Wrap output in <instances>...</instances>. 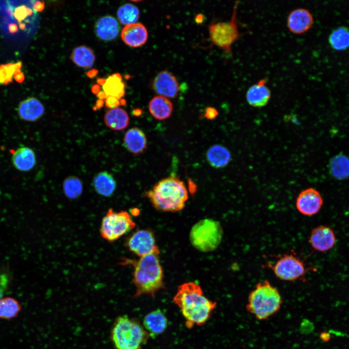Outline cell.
I'll use <instances>...</instances> for the list:
<instances>
[{"label": "cell", "mask_w": 349, "mask_h": 349, "mask_svg": "<svg viewBox=\"0 0 349 349\" xmlns=\"http://www.w3.org/2000/svg\"><path fill=\"white\" fill-rule=\"evenodd\" d=\"M283 302L278 289L264 280L258 283L250 293L247 310L259 320H265L275 314Z\"/></svg>", "instance_id": "cell-4"}, {"label": "cell", "mask_w": 349, "mask_h": 349, "mask_svg": "<svg viewBox=\"0 0 349 349\" xmlns=\"http://www.w3.org/2000/svg\"><path fill=\"white\" fill-rule=\"evenodd\" d=\"M9 283L8 276L6 273H2L0 275V301L2 299V296L6 290Z\"/></svg>", "instance_id": "cell-35"}, {"label": "cell", "mask_w": 349, "mask_h": 349, "mask_svg": "<svg viewBox=\"0 0 349 349\" xmlns=\"http://www.w3.org/2000/svg\"><path fill=\"white\" fill-rule=\"evenodd\" d=\"M309 241L314 250L325 252L334 246L336 237L333 230L330 227L319 225L312 230Z\"/></svg>", "instance_id": "cell-14"}, {"label": "cell", "mask_w": 349, "mask_h": 349, "mask_svg": "<svg viewBox=\"0 0 349 349\" xmlns=\"http://www.w3.org/2000/svg\"><path fill=\"white\" fill-rule=\"evenodd\" d=\"M135 222L126 211L115 212L110 208L103 218L100 234L106 240L112 242L134 228Z\"/></svg>", "instance_id": "cell-8"}, {"label": "cell", "mask_w": 349, "mask_h": 349, "mask_svg": "<svg viewBox=\"0 0 349 349\" xmlns=\"http://www.w3.org/2000/svg\"><path fill=\"white\" fill-rule=\"evenodd\" d=\"M93 184L96 192L106 197L111 196L116 187L114 177L106 171L97 174L93 178Z\"/></svg>", "instance_id": "cell-25"}, {"label": "cell", "mask_w": 349, "mask_h": 349, "mask_svg": "<svg viewBox=\"0 0 349 349\" xmlns=\"http://www.w3.org/2000/svg\"><path fill=\"white\" fill-rule=\"evenodd\" d=\"M100 86L98 84H95L92 87V92L94 94H97L100 92Z\"/></svg>", "instance_id": "cell-43"}, {"label": "cell", "mask_w": 349, "mask_h": 349, "mask_svg": "<svg viewBox=\"0 0 349 349\" xmlns=\"http://www.w3.org/2000/svg\"><path fill=\"white\" fill-rule=\"evenodd\" d=\"M106 106L109 109H114L118 107L121 104L118 99L111 96H108L106 98Z\"/></svg>", "instance_id": "cell-36"}, {"label": "cell", "mask_w": 349, "mask_h": 349, "mask_svg": "<svg viewBox=\"0 0 349 349\" xmlns=\"http://www.w3.org/2000/svg\"><path fill=\"white\" fill-rule=\"evenodd\" d=\"M126 245L133 253L142 257L150 254H159L153 232L148 229L138 230L130 236Z\"/></svg>", "instance_id": "cell-10"}, {"label": "cell", "mask_w": 349, "mask_h": 349, "mask_svg": "<svg viewBox=\"0 0 349 349\" xmlns=\"http://www.w3.org/2000/svg\"><path fill=\"white\" fill-rule=\"evenodd\" d=\"M331 47L337 51L345 50L349 48V29L341 26L334 29L328 38Z\"/></svg>", "instance_id": "cell-29"}, {"label": "cell", "mask_w": 349, "mask_h": 349, "mask_svg": "<svg viewBox=\"0 0 349 349\" xmlns=\"http://www.w3.org/2000/svg\"><path fill=\"white\" fill-rule=\"evenodd\" d=\"M330 174L335 179L343 180L349 178V158L340 153L333 157L329 161Z\"/></svg>", "instance_id": "cell-26"}, {"label": "cell", "mask_w": 349, "mask_h": 349, "mask_svg": "<svg viewBox=\"0 0 349 349\" xmlns=\"http://www.w3.org/2000/svg\"><path fill=\"white\" fill-rule=\"evenodd\" d=\"M159 253H152L142 257L138 260L123 258L120 264L133 267L132 281L136 288L134 295L138 297L155 294L165 287L163 273L160 263Z\"/></svg>", "instance_id": "cell-2"}, {"label": "cell", "mask_w": 349, "mask_h": 349, "mask_svg": "<svg viewBox=\"0 0 349 349\" xmlns=\"http://www.w3.org/2000/svg\"><path fill=\"white\" fill-rule=\"evenodd\" d=\"M148 110L150 114L155 119L163 120L171 116L173 106L172 103L168 98L158 95L152 98L150 101Z\"/></svg>", "instance_id": "cell-22"}, {"label": "cell", "mask_w": 349, "mask_h": 349, "mask_svg": "<svg viewBox=\"0 0 349 349\" xmlns=\"http://www.w3.org/2000/svg\"><path fill=\"white\" fill-rule=\"evenodd\" d=\"M104 104V101L103 100L98 99L96 100L95 105L93 107V110H95V109H100L103 107Z\"/></svg>", "instance_id": "cell-42"}, {"label": "cell", "mask_w": 349, "mask_h": 349, "mask_svg": "<svg viewBox=\"0 0 349 349\" xmlns=\"http://www.w3.org/2000/svg\"><path fill=\"white\" fill-rule=\"evenodd\" d=\"M44 112L45 108L42 103L34 97L22 100L17 108L19 117L28 122L37 121L43 115Z\"/></svg>", "instance_id": "cell-17"}, {"label": "cell", "mask_w": 349, "mask_h": 349, "mask_svg": "<svg viewBox=\"0 0 349 349\" xmlns=\"http://www.w3.org/2000/svg\"><path fill=\"white\" fill-rule=\"evenodd\" d=\"M21 308L19 302L11 297H5L0 301V318L10 319L16 317Z\"/></svg>", "instance_id": "cell-30"}, {"label": "cell", "mask_w": 349, "mask_h": 349, "mask_svg": "<svg viewBox=\"0 0 349 349\" xmlns=\"http://www.w3.org/2000/svg\"><path fill=\"white\" fill-rule=\"evenodd\" d=\"M238 1H235L231 17L229 21L221 22L209 26V34L211 43L221 48L229 56H232L231 47L240 37L237 20Z\"/></svg>", "instance_id": "cell-7"}, {"label": "cell", "mask_w": 349, "mask_h": 349, "mask_svg": "<svg viewBox=\"0 0 349 349\" xmlns=\"http://www.w3.org/2000/svg\"><path fill=\"white\" fill-rule=\"evenodd\" d=\"M45 8V3L42 1H36L33 5V8L36 12L42 11Z\"/></svg>", "instance_id": "cell-39"}, {"label": "cell", "mask_w": 349, "mask_h": 349, "mask_svg": "<svg viewBox=\"0 0 349 349\" xmlns=\"http://www.w3.org/2000/svg\"><path fill=\"white\" fill-rule=\"evenodd\" d=\"M148 32L141 23H135L125 26L121 32V38L127 46L138 48L143 45L148 39Z\"/></svg>", "instance_id": "cell-16"}, {"label": "cell", "mask_w": 349, "mask_h": 349, "mask_svg": "<svg viewBox=\"0 0 349 349\" xmlns=\"http://www.w3.org/2000/svg\"><path fill=\"white\" fill-rule=\"evenodd\" d=\"M268 79L267 77L261 79L248 89L246 98L250 106L262 108L268 104L271 97V91L266 85Z\"/></svg>", "instance_id": "cell-15"}, {"label": "cell", "mask_w": 349, "mask_h": 349, "mask_svg": "<svg viewBox=\"0 0 349 349\" xmlns=\"http://www.w3.org/2000/svg\"><path fill=\"white\" fill-rule=\"evenodd\" d=\"M104 122L110 128L121 130L129 124V118L127 111L121 108L110 109L104 115Z\"/></svg>", "instance_id": "cell-24"}, {"label": "cell", "mask_w": 349, "mask_h": 349, "mask_svg": "<svg viewBox=\"0 0 349 349\" xmlns=\"http://www.w3.org/2000/svg\"><path fill=\"white\" fill-rule=\"evenodd\" d=\"M106 79H97V82L99 85L103 86L106 82Z\"/></svg>", "instance_id": "cell-45"}, {"label": "cell", "mask_w": 349, "mask_h": 349, "mask_svg": "<svg viewBox=\"0 0 349 349\" xmlns=\"http://www.w3.org/2000/svg\"><path fill=\"white\" fill-rule=\"evenodd\" d=\"M149 337L138 320L127 316L116 319L111 332L112 341L116 349H141Z\"/></svg>", "instance_id": "cell-5"}, {"label": "cell", "mask_w": 349, "mask_h": 349, "mask_svg": "<svg viewBox=\"0 0 349 349\" xmlns=\"http://www.w3.org/2000/svg\"><path fill=\"white\" fill-rule=\"evenodd\" d=\"M314 23V18L310 11L303 8L291 11L288 15L287 27L291 32L301 34L309 30Z\"/></svg>", "instance_id": "cell-13"}, {"label": "cell", "mask_w": 349, "mask_h": 349, "mask_svg": "<svg viewBox=\"0 0 349 349\" xmlns=\"http://www.w3.org/2000/svg\"><path fill=\"white\" fill-rule=\"evenodd\" d=\"M63 187L65 195L70 199L79 197L83 190V185L81 180L73 175L65 178L63 181Z\"/></svg>", "instance_id": "cell-32"}, {"label": "cell", "mask_w": 349, "mask_h": 349, "mask_svg": "<svg viewBox=\"0 0 349 349\" xmlns=\"http://www.w3.org/2000/svg\"><path fill=\"white\" fill-rule=\"evenodd\" d=\"M98 73L97 70L95 69H92L90 71H88L87 72V76L90 78H93L94 77H95Z\"/></svg>", "instance_id": "cell-41"}, {"label": "cell", "mask_w": 349, "mask_h": 349, "mask_svg": "<svg viewBox=\"0 0 349 349\" xmlns=\"http://www.w3.org/2000/svg\"><path fill=\"white\" fill-rule=\"evenodd\" d=\"M206 159L209 164L215 168L226 167L231 159V154L225 147L220 144L211 146L206 154Z\"/></svg>", "instance_id": "cell-23"}, {"label": "cell", "mask_w": 349, "mask_h": 349, "mask_svg": "<svg viewBox=\"0 0 349 349\" xmlns=\"http://www.w3.org/2000/svg\"><path fill=\"white\" fill-rule=\"evenodd\" d=\"M222 236L223 230L220 223L212 219L205 218L192 226L189 238L194 248L202 252H209L219 247Z\"/></svg>", "instance_id": "cell-6"}, {"label": "cell", "mask_w": 349, "mask_h": 349, "mask_svg": "<svg viewBox=\"0 0 349 349\" xmlns=\"http://www.w3.org/2000/svg\"><path fill=\"white\" fill-rule=\"evenodd\" d=\"M320 338L323 341L328 342L331 339V334L329 332H323L320 334Z\"/></svg>", "instance_id": "cell-40"}, {"label": "cell", "mask_w": 349, "mask_h": 349, "mask_svg": "<svg viewBox=\"0 0 349 349\" xmlns=\"http://www.w3.org/2000/svg\"><path fill=\"white\" fill-rule=\"evenodd\" d=\"M323 199L320 193L310 188L301 191L298 195L296 206L298 211L305 216H313L321 209Z\"/></svg>", "instance_id": "cell-11"}, {"label": "cell", "mask_w": 349, "mask_h": 349, "mask_svg": "<svg viewBox=\"0 0 349 349\" xmlns=\"http://www.w3.org/2000/svg\"><path fill=\"white\" fill-rule=\"evenodd\" d=\"M12 161L17 170L22 172L29 171L32 169L36 164L35 154L31 148L21 147L13 152Z\"/></svg>", "instance_id": "cell-20"}, {"label": "cell", "mask_w": 349, "mask_h": 349, "mask_svg": "<svg viewBox=\"0 0 349 349\" xmlns=\"http://www.w3.org/2000/svg\"><path fill=\"white\" fill-rule=\"evenodd\" d=\"M117 15L120 22L126 26L136 23L139 18L140 11L134 5L126 3L119 8Z\"/></svg>", "instance_id": "cell-31"}, {"label": "cell", "mask_w": 349, "mask_h": 349, "mask_svg": "<svg viewBox=\"0 0 349 349\" xmlns=\"http://www.w3.org/2000/svg\"><path fill=\"white\" fill-rule=\"evenodd\" d=\"M14 78L18 83H21L24 81L25 79V75L21 72V68H18L16 70L14 75Z\"/></svg>", "instance_id": "cell-38"}, {"label": "cell", "mask_w": 349, "mask_h": 349, "mask_svg": "<svg viewBox=\"0 0 349 349\" xmlns=\"http://www.w3.org/2000/svg\"><path fill=\"white\" fill-rule=\"evenodd\" d=\"M32 13V9L25 5H22L16 9L14 16L16 19L21 20L27 17L28 16L31 15Z\"/></svg>", "instance_id": "cell-34"}, {"label": "cell", "mask_w": 349, "mask_h": 349, "mask_svg": "<svg viewBox=\"0 0 349 349\" xmlns=\"http://www.w3.org/2000/svg\"><path fill=\"white\" fill-rule=\"evenodd\" d=\"M22 65L21 61L0 64V84L6 85L12 82L16 71L21 68Z\"/></svg>", "instance_id": "cell-33"}, {"label": "cell", "mask_w": 349, "mask_h": 349, "mask_svg": "<svg viewBox=\"0 0 349 349\" xmlns=\"http://www.w3.org/2000/svg\"><path fill=\"white\" fill-rule=\"evenodd\" d=\"M124 144L130 153L138 155L143 152L147 147V140L144 132L137 127L128 130L125 134Z\"/></svg>", "instance_id": "cell-19"}, {"label": "cell", "mask_w": 349, "mask_h": 349, "mask_svg": "<svg viewBox=\"0 0 349 349\" xmlns=\"http://www.w3.org/2000/svg\"><path fill=\"white\" fill-rule=\"evenodd\" d=\"M218 115L217 110L213 107H207L206 109L205 116L208 119H214Z\"/></svg>", "instance_id": "cell-37"}, {"label": "cell", "mask_w": 349, "mask_h": 349, "mask_svg": "<svg viewBox=\"0 0 349 349\" xmlns=\"http://www.w3.org/2000/svg\"><path fill=\"white\" fill-rule=\"evenodd\" d=\"M173 300L180 309L188 329L204 325L217 306V302L206 298L201 286L192 282L180 285Z\"/></svg>", "instance_id": "cell-1"}, {"label": "cell", "mask_w": 349, "mask_h": 349, "mask_svg": "<svg viewBox=\"0 0 349 349\" xmlns=\"http://www.w3.org/2000/svg\"><path fill=\"white\" fill-rule=\"evenodd\" d=\"M120 30L116 19L110 16L99 18L95 24V32L97 36L101 40L110 41L115 38Z\"/></svg>", "instance_id": "cell-21"}, {"label": "cell", "mask_w": 349, "mask_h": 349, "mask_svg": "<svg viewBox=\"0 0 349 349\" xmlns=\"http://www.w3.org/2000/svg\"><path fill=\"white\" fill-rule=\"evenodd\" d=\"M152 87L159 95L174 98L179 92V83L176 78L169 72L163 70L154 78Z\"/></svg>", "instance_id": "cell-12"}, {"label": "cell", "mask_w": 349, "mask_h": 349, "mask_svg": "<svg viewBox=\"0 0 349 349\" xmlns=\"http://www.w3.org/2000/svg\"><path fill=\"white\" fill-rule=\"evenodd\" d=\"M70 59L77 66L85 68H91L94 63L95 57L92 49L84 46L75 48Z\"/></svg>", "instance_id": "cell-27"}, {"label": "cell", "mask_w": 349, "mask_h": 349, "mask_svg": "<svg viewBox=\"0 0 349 349\" xmlns=\"http://www.w3.org/2000/svg\"><path fill=\"white\" fill-rule=\"evenodd\" d=\"M125 87L121 75L115 73L108 77L102 88L107 96H113L120 100L125 95Z\"/></svg>", "instance_id": "cell-28"}, {"label": "cell", "mask_w": 349, "mask_h": 349, "mask_svg": "<svg viewBox=\"0 0 349 349\" xmlns=\"http://www.w3.org/2000/svg\"><path fill=\"white\" fill-rule=\"evenodd\" d=\"M146 195L156 209L169 212L183 209L189 198L184 182L174 176L161 179Z\"/></svg>", "instance_id": "cell-3"}, {"label": "cell", "mask_w": 349, "mask_h": 349, "mask_svg": "<svg viewBox=\"0 0 349 349\" xmlns=\"http://www.w3.org/2000/svg\"><path fill=\"white\" fill-rule=\"evenodd\" d=\"M96 96L99 98V99H101V100H103L105 98L106 99L107 98V97L108 96L103 91H100L96 95Z\"/></svg>", "instance_id": "cell-44"}, {"label": "cell", "mask_w": 349, "mask_h": 349, "mask_svg": "<svg viewBox=\"0 0 349 349\" xmlns=\"http://www.w3.org/2000/svg\"><path fill=\"white\" fill-rule=\"evenodd\" d=\"M277 258L274 263H267V265L278 279L286 281H303L307 269L294 251H291Z\"/></svg>", "instance_id": "cell-9"}, {"label": "cell", "mask_w": 349, "mask_h": 349, "mask_svg": "<svg viewBox=\"0 0 349 349\" xmlns=\"http://www.w3.org/2000/svg\"><path fill=\"white\" fill-rule=\"evenodd\" d=\"M168 325L167 318L162 311L158 309L146 315L143 326L150 336L155 337L163 333Z\"/></svg>", "instance_id": "cell-18"}]
</instances>
